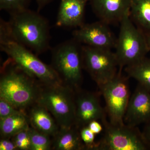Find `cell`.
<instances>
[{
	"instance_id": "obj_8",
	"label": "cell",
	"mask_w": 150,
	"mask_h": 150,
	"mask_svg": "<svg viewBox=\"0 0 150 150\" xmlns=\"http://www.w3.org/2000/svg\"><path fill=\"white\" fill-rule=\"evenodd\" d=\"M107 82L98 86L105 101L109 122L113 124H123L130 98L128 79L121 74Z\"/></svg>"
},
{
	"instance_id": "obj_3",
	"label": "cell",
	"mask_w": 150,
	"mask_h": 150,
	"mask_svg": "<svg viewBox=\"0 0 150 150\" xmlns=\"http://www.w3.org/2000/svg\"><path fill=\"white\" fill-rule=\"evenodd\" d=\"M1 51L26 74L42 86L63 84L51 65L46 64L28 48L8 39L0 40Z\"/></svg>"
},
{
	"instance_id": "obj_24",
	"label": "cell",
	"mask_w": 150,
	"mask_h": 150,
	"mask_svg": "<svg viewBox=\"0 0 150 150\" xmlns=\"http://www.w3.org/2000/svg\"><path fill=\"white\" fill-rule=\"evenodd\" d=\"M23 111H25L16 108L6 100L0 98V120L5 119Z\"/></svg>"
},
{
	"instance_id": "obj_5",
	"label": "cell",
	"mask_w": 150,
	"mask_h": 150,
	"mask_svg": "<svg viewBox=\"0 0 150 150\" xmlns=\"http://www.w3.org/2000/svg\"><path fill=\"white\" fill-rule=\"evenodd\" d=\"M36 103L48 110L60 128H70L74 126V90L64 84L41 85Z\"/></svg>"
},
{
	"instance_id": "obj_14",
	"label": "cell",
	"mask_w": 150,
	"mask_h": 150,
	"mask_svg": "<svg viewBox=\"0 0 150 150\" xmlns=\"http://www.w3.org/2000/svg\"><path fill=\"white\" fill-rule=\"evenodd\" d=\"M88 0H61L56 25L72 28L84 24L86 5Z\"/></svg>"
},
{
	"instance_id": "obj_19",
	"label": "cell",
	"mask_w": 150,
	"mask_h": 150,
	"mask_svg": "<svg viewBox=\"0 0 150 150\" xmlns=\"http://www.w3.org/2000/svg\"><path fill=\"white\" fill-rule=\"evenodd\" d=\"M128 77L138 81L140 85L150 92V59L145 57L125 67Z\"/></svg>"
},
{
	"instance_id": "obj_9",
	"label": "cell",
	"mask_w": 150,
	"mask_h": 150,
	"mask_svg": "<svg viewBox=\"0 0 150 150\" xmlns=\"http://www.w3.org/2000/svg\"><path fill=\"white\" fill-rule=\"evenodd\" d=\"M83 68L98 86L107 82L116 76L119 65L115 53L111 49L82 46Z\"/></svg>"
},
{
	"instance_id": "obj_2",
	"label": "cell",
	"mask_w": 150,
	"mask_h": 150,
	"mask_svg": "<svg viewBox=\"0 0 150 150\" xmlns=\"http://www.w3.org/2000/svg\"><path fill=\"white\" fill-rule=\"evenodd\" d=\"M41 86L9 58L3 64L1 71L0 98L16 108L25 111L36 103Z\"/></svg>"
},
{
	"instance_id": "obj_22",
	"label": "cell",
	"mask_w": 150,
	"mask_h": 150,
	"mask_svg": "<svg viewBox=\"0 0 150 150\" xmlns=\"http://www.w3.org/2000/svg\"><path fill=\"white\" fill-rule=\"evenodd\" d=\"M29 128L20 131L11 139L17 150H30L31 146L28 131Z\"/></svg>"
},
{
	"instance_id": "obj_12",
	"label": "cell",
	"mask_w": 150,
	"mask_h": 150,
	"mask_svg": "<svg viewBox=\"0 0 150 150\" xmlns=\"http://www.w3.org/2000/svg\"><path fill=\"white\" fill-rule=\"evenodd\" d=\"M150 121V92L138 84L130 96L124 118V123L138 127Z\"/></svg>"
},
{
	"instance_id": "obj_23",
	"label": "cell",
	"mask_w": 150,
	"mask_h": 150,
	"mask_svg": "<svg viewBox=\"0 0 150 150\" xmlns=\"http://www.w3.org/2000/svg\"><path fill=\"white\" fill-rule=\"evenodd\" d=\"M79 131L81 138L85 146L86 149H95L96 143L95 142V138L96 135L88 126L81 128Z\"/></svg>"
},
{
	"instance_id": "obj_1",
	"label": "cell",
	"mask_w": 150,
	"mask_h": 150,
	"mask_svg": "<svg viewBox=\"0 0 150 150\" xmlns=\"http://www.w3.org/2000/svg\"><path fill=\"white\" fill-rule=\"evenodd\" d=\"M10 15L8 21L1 18L0 40H13L37 55L51 49L49 21L39 12L28 8Z\"/></svg>"
},
{
	"instance_id": "obj_15",
	"label": "cell",
	"mask_w": 150,
	"mask_h": 150,
	"mask_svg": "<svg viewBox=\"0 0 150 150\" xmlns=\"http://www.w3.org/2000/svg\"><path fill=\"white\" fill-rule=\"evenodd\" d=\"M27 109L28 113L26 114L31 127L51 137L57 134L60 127L46 108L35 103Z\"/></svg>"
},
{
	"instance_id": "obj_13",
	"label": "cell",
	"mask_w": 150,
	"mask_h": 150,
	"mask_svg": "<svg viewBox=\"0 0 150 150\" xmlns=\"http://www.w3.org/2000/svg\"><path fill=\"white\" fill-rule=\"evenodd\" d=\"M132 0H89L91 8L101 21L111 23L121 21L130 12Z\"/></svg>"
},
{
	"instance_id": "obj_20",
	"label": "cell",
	"mask_w": 150,
	"mask_h": 150,
	"mask_svg": "<svg viewBox=\"0 0 150 150\" xmlns=\"http://www.w3.org/2000/svg\"><path fill=\"white\" fill-rule=\"evenodd\" d=\"M28 133L30 141V150L52 149V140L51 137L29 127Z\"/></svg>"
},
{
	"instance_id": "obj_25",
	"label": "cell",
	"mask_w": 150,
	"mask_h": 150,
	"mask_svg": "<svg viewBox=\"0 0 150 150\" xmlns=\"http://www.w3.org/2000/svg\"><path fill=\"white\" fill-rule=\"evenodd\" d=\"M0 150H17L14 143L11 139L1 138Z\"/></svg>"
},
{
	"instance_id": "obj_29",
	"label": "cell",
	"mask_w": 150,
	"mask_h": 150,
	"mask_svg": "<svg viewBox=\"0 0 150 150\" xmlns=\"http://www.w3.org/2000/svg\"><path fill=\"white\" fill-rule=\"evenodd\" d=\"M148 46L149 47V50L150 51V34H145Z\"/></svg>"
},
{
	"instance_id": "obj_21",
	"label": "cell",
	"mask_w": 150,
	"mask_h": 150,
	"mask_svg": "<svg viewBox=\"0 0 150 150\" xmlns=\"http://www.w3.org/2000/svg\"><path fill=\"white\" fill-rule=\"evenodd\" d=\"M31 0H0V10L10 14L28 9Z\"/></svg>"
},
{
	"instance_id": "obj_28",
	"label": "cell",
	"mask_w": 150,
	"mask_h": 150,
	"mask_svg": "<svg viewBox=\"0 0 150 150\" xmlns=\"http://www.w3.org/2000/svg\"><path fill=\"white\" fill-rule=\"evenodd\" d=\"M37 4V11L40 12L54 0H35Z\"/></svg>"
},
{
	"instance_id": "obj_6",
	"label": "cell",
	"mask_w": 150,
	"mask_h": 150,
	"mask_svg": "<svg viewBox=\"0 0 150 150\" xmlns=\"http://www.w3.org/2000/svg\"><path fill=\"white\" fill-rule=\"evenodd\" d=\"M115 48L119 67L122 69L146 57L149 51L144 33L132 22L130 12L123 17Z\"/></svg>"
},
{
	"instance_id": "obj_27",
	"label": "cell",
	"mask_w": 150,
	"mask_h": 150,
	"mask_svg": "<svg viewBox=\"0 0 150 150\" xmlns=\"http://www.w3.org/2000/svg\"><path fill=\"white\" fill-rule=\"evenodd\" d=\"M144 125V130L142 131V134L150 149V121Z\"/></svg>"
},
{
	"instance_id": "obj_18",
	"label": "cell",
	"mask_w": 150,
	"mask_h": 150,
	"mask_svg": "<svg viewBox=\"0 0 150 150\" xmlns=\"http://www.w3.org/2000/svg\"><path fill=\"white\" fill-rule=\"evenodd\" d=\"M130 16L145 34H150V0H132Z\"/></svg>"
},
{
	"instance_id": "obj_7",
	"label": "cell",
	"mask_w": 150,
	"mask_h": 150,
	"mask_svg": "<svg viewBox=\"0 0 150 150\" xmlns=\"http://www.w3.org/2000/svg\"><path fill=\"white\" fill-rule=\"evenodd\" d=\"M104 134L97 142L96 150H147L150 149L142 131L138 127L113 124L107 119L102 122Z\"/></svg>"
},
{
	"instance_id": "obj_11",
	"label": "cell",
	"mask_w": 150,
	"mask_h": 150,
	"mask_svg": "<svg viewBox=\"0 0 150 150\" xmlns=\"http://www.w3.org/2000/svg\"><path fill=\"white\" fill-rule=\"evenodd\" d=\"M106 24L101 21L84 23L73 31V38L87 46L111 49L115 47L116 40Z\"/></svg>"
},
{
	"instance_id": "obj_10",
	"label": "cell",
	"mask_w": 150,
	"mask_h": 150,
	"mask_svg": "<svg viewBox=\"0 0 150 150\" xmlns=\"http://www.w3.org/2000/svg\"><path fill=\"white\" fill-rule=\"evenodd\" d=\"M75 101L74 126L79 129L87 126L91 121H98L102 123L107 119L105 108H103L99 96L96 93L79 89L75 91Z\"/></svg>"
},
{
	"instance_id": "obj_16",
	"label": "cell",
	"mask_w": 150,
	"mask_h": 150,
	"mask_svg": "<svg viewBox=\"0 0 150 150\" xmlns=\"http://www.w3.org/2000/svg\"><path fill=\"white\" fill-rule=\"evenodd\" d=\"M52 140V149L82 150L86 149L81 138L79 129L76 126L60 128Z\"/></svg>"
},
{
	"instance_id": "obj_17",
	"label": "cell",
	"mask_w": 150,
	"mask_h": 150,
	"mask_svg": "<svg viewBox=\"0 0 150 150\" xmlns=\"http://www.w3.org/2000/svg\"><path fill=\"white\" fill-rule=\"evenodd\" d=\"M25 111L0 120L1 138L11 139L14 136L30 127Z\"/></svg>"
},
{
	"instance_id": "obj_26",
	"label": "cell",
	"mask_w": 150,
	"mask_h": 150,
	"mask_svg": "<svg viewBox=\"0 0 150 150\" xmlns=\"http://www.w3.org/2000/svg\"><path fill=\"white\" fill-rule=\"evenodd\" d=\"M87 126L96 135L101 133L103 130V125L98 121H91Z\"/></svg>"
},
{
	"instance_id": "obj_4",
	"label": "cell",
	"mask_w": 150,
	"mask_h": 150,
	"mask_svg": "<svg viewBox=\"0 0 150 150\" xmlns=\"http://www.w3.org/2000/svg\"><path fill=\"white\" fill-rule=\"evenodd\" d=\"M73 38L58 44L51 49V66L63 84L77 90L82 81V46Z\"/></svg>"
}]
</instances>
